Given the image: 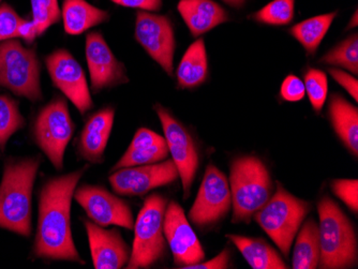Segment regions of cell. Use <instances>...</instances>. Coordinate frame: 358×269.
Listing matches in <instances>:
<instances>
[{
  "label": "cell",
  "mask_w": 358,
  "mask_h": 269,
  "mask_svg": "<svg viewBox=\"0 0 358 269\" xmlns=\"http://www.w3.org/2000/svg\"><path fill=\"white\" fill-rule=\"evenodd\" d=\"M86 168L48 180L39 196V219L34 253L39 259L84 264L74 245L71 203Z\"/></svg>",
  "instance_id": "6da1fadb"
},
{
  "label": "cell",
  "mask_w": 358,
  "mask_h": 269,
  "mask_svg": "<svg viewBox=\"0 0 358 269\" xmlns=\"http://www.w3.org/2000/svg\"><path fill=\"white\" fill-rule=\"evenodd\" d=\"M39 166L38 158L6 164L0 184V228L24 237L31 234L32 189Z\"/></svg>",
  "instance_id": "7a4b0ae2"
},
{
  "label": "cell",
  "mask_w": 358,
  "mask_h": 269,
  "mask_svg": "<svg viewBox=\"0 0 358 269\" xmlns=\"http://www.w3.org/2000/svg\"><path fill=\"white\" fill-rule=\"evenodd\" d=\"M224 1L233 7H241L245 3V0H224Z\"/></svg>",
  "instance_id": "f35d334b"
},
{
  "label": "cell",
  "mask_w": 358,
  "mask_h": 269,
  "mask_svg": "<svg viewBox=\"0 0 358 269\" xmlns=\"http://www.w3.org/2000/svg\"><path fill=\"white\" fill-rule=\"evenodd\" d=\"M280 94L285 101H301L306 94L305 84L297 76H287L281 85Z\"/></svg>",
  "instance_id": "836d02e7"
},
{
  "label": "cell",
  "mask_w": 358,
  "mask_h": 269,
  "mask_svg": "<svg viewBox=\"0 0 358 269\" xmlns=\"http://www.w3.org/2000/svg\"><path fill=\"white\" fill-rule=\"evenodd\" d=\"M172 160L114 170L110 176L113 190L120 196H143L158 187L172 184L178 177Z\"/></svg>",
  "instance_id": "5bb4252c"
},
{
  "label": "cell",
  "mask_w": 358,
  "mask_h": 269,
  "mask_svg": "<svg viewBox=\"0 0 358 269\" xmlns=\"http://www.w3.org/2000/svg\"><path fill=\"white\" fill-rule=\"evenodd\" d=\"M73 198L98 226L134 228V215L130 206L106 189L84 184L76 189Z\"/></svg>",
  "instance_id": "4fadbf2b"
},
{
  "label": "cell",
  "mask_w": 358,
  "mask_h": 269,
  "mask_svg": "<svg viewBox=\"0 0 358 269\" xmlns=\"http://www.w3.org/2000/svg\"><path fill=\"white\" fill-rule=\"evenodd\" d=\"M166 198L152 194L145 200L134 224V240L128 268H148L164 258L166 236L164 222Z\"/></svg>",
  "instance_id": "8992f818"
},
{
  "label": "cell",
  "mask_w": 358,
  "mask_h": 269,
  "mask_svg": "<svg viewBox=\"0 0 358 269\" xmlns=\"http://www.w3.org/2000/svg\"><path fill=\"white\" fill-rule=\"evenodd\" d=\"M305 89L317 113L321 112L329 94L327 74L321 70L309 69L305 74Z\"/></svg>",
  "instance_id": "4dcf8cb0"
},
{
  "label": "cell",
  "mask_w": 358,
  "mask_h": 269,
  "mask_svg": "<svg viewBox=\"0 0 358 269\" xmlns=\"http://www.w3.org/2000/svg\"><path fill=\"white\" fill-rule=\"evenodd\" d=\"M23 20L11 6H0V42L17 38V29Z\"/></svg>",
  "instance_id": "1f68e13d"
},
{
  "label": "cell",
  "mask_w": 358,
  "mask_h": 269,
  "mask_svg": "<svg viewBox=\"0 0 358 269\" xmlns=\"http://www.w3.org/2000/svg\"><path fill=\"white\" fill-rule=\"evenodd\" d=\"M1 1H3V0H0V3H1Z\"/></svg>",
  "instance_id": "60d3db41"
},
{
  "label": "cell",
  "mask_w": 358,
  "mask_h": 269,
  "mask_svg": "<svg viewBox=\"0 0 358 269\" xmlns=\"http://www.w3.org/2000/svg\"><path fill=\"white\" fill-rule=\"evenodd\" d=\"M336 15L337 13L333 12L306 20L293 26L289 33L305 48L308 54L313 55L319 49L322 40L327 36Z\"/></svg>",
  "instance_id": "484cf974"
},
{
  "label": "cell",
  "mask_w": 358,
  "mask_h": 269,
  "mask_svg": "<svg viewBox=\"0 0 358 269\" xmlns=\"http://www.w3.org/2000/svg\"><path fill=\"white\" fill-rule=\"evenodd\" d=\"M85 55L92 89L99 92L128 83L129 78L124 65L110 51L101 34H88Z\"/></svg>",
  "instance_id": "2e32d148"
},
{
  "label": "cell",
  "mask_w": 358,
  "mask_h": 269,
  "mask_svg": "<svg viewBox=\"0 0 358 269\" xmlns=\"http://www.w3.org/2000/svg\"><path fill=\"white\" fill-rule=\"evenodd\" d=\"M136 39L166 74L172 76L174 73L175 37L169 17L138 12L136 14Z\"/></svg>",
  "instance_id": "8fae6325"
},
{
  "label": "cell",
  "mask_w": 358,
  "mask_h": 269,
  "mask_svg": "<svg viewBox=\"0 0 358 269\" xmlns=\"http://www.w3.org/2000/svg\"><path fill=\"white\" fill-rule=\"evenodd\" d=\"M46 69L55 87L74 104L80 114L92 108V96L83 68L66 50H57L45 58Z\"/></svg>",
  "instance_id": "30bf717a"
},
{
  "label": "cell",
  "mask_w": 358,
  "mask_h": 269,
  "mask_svg": "<svg viewBox=\"0 0 358 269\" xmlns=\"http://www.w3.org/2000/svg\"><path fill=\"white\" fill-rule=\"evenodd\" d=\"M32 22L37 28L38 37L43 35L48 28L59 22L60 12L58 0H30Z\"/></svg>",
  "instance_id": "f546056e"
},
{
  "label": "cell",
  "mask_w": 358,
  "mask_h": 269,
  "mask_svg": "<svg viewBox=\"0 0 358 269\" xmlns=\"http://www.w3.org/2000/svg\"><path fill=\"white\" fill-rule=\"evenodd\" d=\"M155 108L164 128L169 152L172 154V161L178 170V175L180 176L184 189L185 198H187L190 194L191 186L199 168L198 152L192 138L185 129V126L177 122L164 106L157 104Z\"/></svg>",
  "instance_id": "7c38bea8"
},
{
  "label": "cell",
  "mask_w": 358,
  "mask_h": 269,
  "mask_svg": "<svg viewBox=\"0 0 358 269\" xmlns=\"http://www.w3.org/2000/svg\"><path fill=\"white\" fill-rule=\"evenodd\" d=\"M0 87L29 101L42 99L40 62L35 50L27 49L19 40L0 43Z\"/></svg>",
  "instance_id": "52a82bcc"
},
{
  "label": "cell",
  "mask_w": 358,
  "mask_h": 269,
  "mask_svg": "<svg viewBox=\"0 0 358 269\" xmlns=\"http://www.w3.org/2000/svg\"><path fill=\"white\" fill-rule=\"evenodd\" d=\"M319 261V226L313 219H310L297 233L296 244L293 253V268H317Z\"/></svg>",
  "instance_id": "d4e9b609"
},
{
  "label": "cell",
  "mask_w": 358,
  "mask_h": 269,
  "mask_svg": "<svg viewBox=\"0 0 358 269\" xmlns=\"http://www.w3.org/2000/svg\"><path fill=\"white\" fill-rule=\"evenodd\" d=\"M208 72L204 40L199 39L189 46L177 69V81L182 88H194L206 80Z\"/></svg>",
  "instance_id": "cb8c5ba5"
},
{
  "label": "cell",
  "mask_w": 358,
  "mask_h": 269,
  "mask_svg": "<svg viewBox=\"0 0 358 269\" xmlns=\"http://www.w3.org/2000/svg\"><path fill=\"white\" fill-rule=\"evenodd\" d=\"M329 74L331 78L337 82L339 85L343 86L352 97L354 98L356 102L358 100V83L354 76L350 75V74L345 73V71H341L339 69H329Z\"/></svg>",
  "instance_id": "e575fe53"
},
{
  "label": "cell",
  "mask_w": 358,
  "mask_h": 269,
  "mask_svg": "<svg viewBox=\"0 0 358 269\" xmlns=\"http://www.w3.org/2000/svg\"><path fill=\"white\" fill-rule=\"evenodd\" d=\"M320 261L324 269L351 268L357 262L355 231L345 212L329 196L320 201Z\"/></svg>",
  "instance_id": "3957f363"
},
{
  "label": "cell",
  "mask_w": 358,
  "mask_h": 269,
  "mask_svg": "<svg viewBox=\"0 0 358 269\" xmlns=\"http://www.w3.org/2000/svg\"><path fill=\"white\" fill-rule=\"evenodd\" d=\"M85 228L94 268H122L130 254L120 232L106 230L90 221H85Z\"/></svg>",
  "instance_id": "e0dca14e"
},
{
  "label": "cell",
  "mask_w": 358,
  "mask_h": 269,
  "mask_svg": "<svg viewBox=\"0 0 358 269\" xmlns=\"http://www.w3.org/2000/svg\"><path fill=\"white\" fill-rule=\"evenodd\" d=\"M231 252L230 250H223L222 252L217 256L213 260L208 262H201L199 264L192 265L188 268H198V269H224L229 266V261H230Z\"/></svg>",
  "instance_id": "8d00e7d4"
},
{
  "label": "cell",
  "mask_w": 358,
  "mask_h": 269,
  "mask_svg": "<svg viewBox=\"0 0 358 269\" xmlns=\"http://www.w3.org/2000/svg\"><path fill=\"white\" fill-rule=\"evenodd\" d=\"M168 154L166 138L152 130L142 128L136 131L131 144L113 170L158 163L164 161Z\"/></svg>",
  "instance_id": "ac0fdd59"
},
{
  "label": "cell",
  "mask_w": 358,
  "mask_h": 269,
  "mask_svg": "<svg viewBox=\"0 0 358 269\" xmlns=\"http://www.w3.org/2000/svg\"><path fill=\"white\" fill-rule=\"evenodd\" d=\"M232 205L229 182L224 174L215 166H208L198 196L189 212V218L198 226L217 224L225 217Z\"/></svg>",
  "instance_id": "9c48e42d"
},
{
  "label": "cell",
  "mask_w": 358,
  "mask_h": 269,
  "mask_svg": "<svg viewBox=\"0 0 358 269\" xmlns=\"http://www.w3.org/2000/svg\"><path fill=\"white\" fill-rule=\"evenodd\" d=\"M164 231L166 242L172 250L175 264L182 268H188L204 261L202 245L187 220L182 206L176 202H171L166 206Z\"/></svg>",
  "instance_id": "9a60e30c"
},
{
  "label": "cell",
  "mask_w": 358,
  "mask_h": 269,
  "mask_svg": "<svg viewBox=\"0 0 358 269\" xmlns=\"http://www.w3.org/2000/svg\"><path fill=\"white\" fill-rule=\"evenodd\" d=\"M114 110L104 108L92 116L84 126L80 138V152L84 159L100 163L103 159L114 124Z\"/></svg>",
  "instance_id": "d6986e66"
},
{
  "label": "cell",
  "mask_w": 358,
  "mask_h": 269,
  "mask_svg": "<svg viewBox=\"0 0 358 269\" xmlns=\"http://www.w3.org/2000/svg\"><path fill=\"white\" fill-rule=\"evenodd\" d=\"M37 37V28H36L32 20L31 21H27V20L24 19L21 25L19 26V29H17V38H22L28 44H32Z\"/></svg>",
  "instance_id": "74e56055"
},
{
  "label": "cell",
  "mask_w": 358,
  "mask_h": 269,
  "mask_svg": "<svg viewBox=\"0 0 358 269\" xmlns=\"http://www.w3.org/2000/svg\"><path fill=\"white\" fill-rule=\"evenodd\" d=\"M356 26H357V12H355L353 19H352L351 22H350L349 28L356 27Z\"/></svg>",
  "instance_id": "ab89813d"
},
{
  "label": "cell",
  "mask_w": 358,
  "mask_h": 269,
  "mask_svg": "<svg viewBox=\"0 0 358 269\" xmlns=\"http://www.w3.org/2000/svg\"><path fill=\"white\" fill-rule=\"evenodd\" d=\"M243 254L245 260L255 269H285L287 264L267 242L259 238L227 235Z\"/></svg>",
  "instance_id": "603a6c76"
},
{
  "label": "cell",
  "mask_w": 358,
  "mask_h": 269,
  "mask_svg": "<svg viewBox=\"0 0 358 269\" xmlns=\"http://www.w3.org/2000/svg\"><path fill=\"white\" fill-rule=\"evenodd\" d=\"M310 210L309 203L292 196L278 182L277 191L255 212V219L287 256L295 236Z\"/></svg>",
  "instance_id": "5b68a950"
},
{
  "label": "cell",
  "mask_w": 358,
  "mask_h": 269,
  "mask_svg": "<svg viewBox=\"0 0 358 269\" xmlns=\"http://www.w3.org/2000/svg\"><path fill=\"white\" fill-rule=\"evenodd\" d=\"M294 8L295 0H273L255 14V19L268 25H287L294 17Z\"/></svg>",
  "instance_id": "f1b7e54d"
},
{
  "label": "cell",
  "mask_w": 358,
  "mask_h": 269,
  "mask_svg": "<svg viewBox=\"0 0 358 269\" xmlns=\"http://www.w3.org/2000/svg\"><path fill=\"white\" fill-rule=\"evenodd\" d=\"M25 124L19 103L6 94L0 96V148L5 150L8 140Z\"/></svg>",
  "instance_id": "4316f807"
},
{
  "label": "cell",
  "mask_w": 358,
  "mask_h": 269,
  "mask_svg": "<svg viewBox=\"0 0 358 269\" xmlns=\"http://www.w3.org/2000/svg\"><path fill=\"white\" fill-rule=\"evenodd\" d=\"M230 184L234 222H249L271 198V176L263 162L255 157L234 160L231 166Z\"/></svg>",
  "instance_id": "277c9868"
},
{
  "label": "cell",
  "mask_w": 358,
  "mask_h": 269,
  "mask_svg": "<svg viewBox=\"0 0 358 269\" xmlns=\"http://www.w3.org/2000/svg\"><path fill=\"white\" fill-rule=\"evenodd\" d=\"M74 124L67 102L62 98L44 106L34 124V138L55 168H64L66 148L73 136Z\"/></svg>",
  "instance_id": "ba28073f"
},
{
  "label": "cell",
  "mask_w": 358,
  "mask_h": 269,
  "mask_svg": "<svg viewBox=\"0 0 358 269\" xmlns=\"http://www.w3.org/2000/svg\"><path fill=\"white\" fill-rule=\"evenodd\" d=\"M177 9L194 37L229 20L224 9L213 0H180Z\"/></svg>",
  "instance_id": "ffe728a7"
},
{
  "label": "cell",
  "mask_w": 358,
  "mask_h": 269,
  "mask_svg": "<svg viewBox=\"0 0 358 269\" xmlns=\"http://www.w3.org/2000/svg\"><path fill=\"white\" fill-rule=\"evenodd\" d=\"M329 115L336 133L343 140L345 145L358 154V112L355 106L340 97L339 94H333L329 102Z\"/></svg>",
  "instance_id": "7402d4cb"
},
{
  "label": "cell",
  "mask_w": 358,
  "mask_h": 269,
  "mask_svg": "<svg viewBox=\"0 0 358 269\" xmlns=\"http://www.w3.org/2000/svg\"><path fill=\"white\" fill-rule=\"evenodd\" d=\"M112 1L122 7L146 10V11H159L162 6V0H112Z\"/></svg>",
  "instance_id": "d590c367"
},
{
  "label": "cell",
  "mask_w": 358,
  "mask_h": 269,
  "mask_svg": "<svg viewBox=\"0 0 358 269\" xmlns=\"http://www.w3.org/2000/svg\"><path fill=\"white\" fill-rule=\"evenodd\" d=\"M335 196L343 201L350 210L357 214L358 182L356 180H338L331 182Z\"/></svg>",
  "instance_id": "d6a6232c"
},
{
  "label": "cell",
  "mask_w": 358,
  "mask_h": 269,
  "mask_svg": "<svg viewBox=\"0 0 358 269\" xmlns=\"http://www.w3.org/2000/svg\"><path fill=\"white\" fill-rule=\"evenodd\" d=\"M320 61L327 65L340 66L345 68L352 73L358 72V37L351 36L339 45L334 48L327 55H324Z\"/></svg>",
  "instance_id": "83f0119b"
},
{
  "label": "cell",
  "mask_w": 358,
  "mask_h": 269,
  "mask_svg": "<svg viewBox=\"0 0 358 269\" xmlns=\"http://www.w3.org/2000/svg\"><path fill=\"white\" fill-rule=\"evenodd\" d=\"M64 31L78 36L110 19L106 10L90 5L86 0H64L62 10Z\"/></svg>",
  "instance_id": "44dd1931"
}]
</instances>
